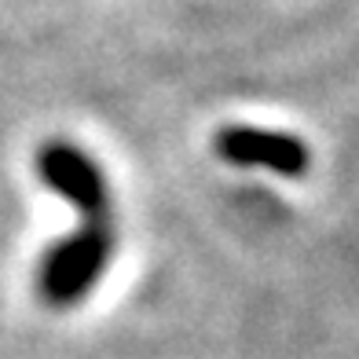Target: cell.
Instances as JSON below:
<instances>
[{
    "label": "cell",
    "instance_id": "1",
    "mask_svg": "<svg viewBox=\"0 0 359 359\" xmlns=\"http://www.w3.org/2000/svg\"><path fill=\"white\" fill-rule=\"evenodd\" d=\"M114 217L103 220H81L74 235L55 242L44 253L41 271H37V293L52 308H70L85 301L92 286L103 279V271L114 257Z\"/></svg>",
    "mask_w": 359,
    "mask_h": 359
},
{
    "label": "cell",
    "instance_id": "2",
    "mask_svg": "<svg viewBox=\"0 0 359 359\" xmlns=\"http://www.w3.org/2000/svg\"><path fill=\"white\" fill-rule=\"evenodd\" d=\"M37 176L52 187L59 198H67L81 220H103L110 213L107 176L95 161L67 140H52L37 151Z\"/></svg>",
    "mask_w": 359,
    "mask_h": 359
},
{
    "label": "cell",
    "instance_id": "3",
    "mask_svg": "<svg viewBox=\"0 0 359 359\" xmlns=\"http://www.w3.org/2000/svg\"><path fill=\"white\" fill-rule=\"evenodd\" d=\"M217 151L231 165H264L279 176H301L308 169V161H312L308 147L297 136L268 133V128H246V125L224 128L217 136Z\"/></svg>",
    "mask_w": 359,
    "mask_h": 359
}]
</instances>
